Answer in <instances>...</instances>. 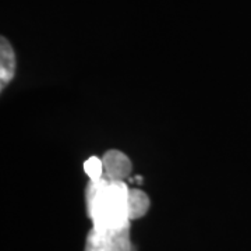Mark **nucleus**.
Returning <instances> with one entry per match:
<instances>
[{
	"label": "nucleus",
	"mask_w": 251,
	"mask_h": 251,
	"mask_svg": "<svg viewBox=\"0 0 251 251\" xmlns=\"http://www.w3.org/2000/svg\"><path fill=\"white\" fill-rule=\"evenodd\" d=\"M16 53L10 42L1 36L0 44V90L3 91L10 84V81L14 78L16 74Z\"/></svg>",
	"instance_id": "nucleus-4"
},
{
	"label": "nucleus",
	"mask_w": 251,
	"mask_h": 251,
	"mask_svg": "<svg viewBox=\"0 0 251 251\" xmlns=\"http://www.w3.org/2000/svg\"><path fill=\"white\" fill-rule=\"evenodd\" d=\"M128 191L130 187L126 181L100 179L87 184L85 205L92 229L116 230L131 224L128 215Z\"/></svg>",
	"instance_id": "nucleus-1"
},
{
	"label": "nucleus",
	"mask_w": 251,
	"mask_h": 251,
	"mask_svg": "<svg viewBox=\"0 0 251 251\" xmlns=\"http://www.w3.org/2000/svg\"><path fill=\"white\" fill-rule=\"evenodd\" d=\"M151 206V200L140 188L130 187L128 191V215L130 219H140L143 218Z\"/></svg>",
	"instance_id": "nucleus-5"
},
{
	"label": "nucleus",
	"mask_w": 251,
	"mask_h": 251,
	"mask_svg": "<svg viewBox=\"0 0 251 251\" xmlns=\"http://www.w3.org/2000/svg\"><path fill=\"white\" fill-rule=\"evenodd\" d=\"M84 172L90 177V181H99L103 179V163L102 158L98 156H90L87 161L84 162Z\"/></svg>",
	"instance_id": "nucleus-6"
},
{
	"label": "nucleus",
	"mask_w": 251,
	"mask_h": 251,
	"mask_svg": "<svg viewBox=\"0 0 251 251\" xmlns=\"http://www.w3.org/2000/svg\"><path fill=\"white\" fill-rule=\"evenodd\" d=\"M131 224L116 230L91 229L84 251H137L130 237Z\"/></svg>",
	"instance_id": "nucleus-2"
},
{
	"label": "nucleus",
	"mask_w": 251,
	"mask_h": 251,
	"mask_svg": "<svg viewBox=\"0 0 251 251\" xmlns=\"http://www.w3.org/2000/svg\"><path fill=\"white\" fill-rule=\"evenodd\" d=\"M103 163V179L113 181H125L128 179L133 165L130 158L122 151L109 150L102 156Z\"/></svg>",
	"instance_id": "nucleus-3"
}]
</instances>
